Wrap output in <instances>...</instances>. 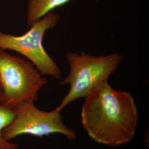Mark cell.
<instances>
[{"mask_svg":"<svg viewBox=\"0 0 149 149\" xmlns=\"http://www.w3.org/2000/svg\"><path fill=\"white\" fill-rule=\"evenodd\" d=\"M81 123L88 136L100 144L117 146L133 140L139 121L133 96L113 89L104 81L86 96Z\"/></svg>","mask_w":149,"mask_h":149,"instance_id":"1","label":"cell"},{"mask_svg":"<svg viewBox=\"0 0 149 149\" xmlns=\"http://www.w3.org/2000/svg\"><path fill=\"white\" fill-rule=\"evenodd\" d=\"M66 58L69 64V74L59 85H69L70 90L57 107L60 111L71 102L85 98L97 86L108 81L123 58L118 53L95 56L72 52L66 54Z\"/></svg>","mask_w":149,"mask_h":149,"instance_id":"2","label":"cell"},{"mask_svg":"<svg viewBox=\"0 0 149 149\" xmlns=\"http://www.w3.org/2000/svg\"><path fill=\"white\" fill-rule=\"evenodd\" d=\"M48 82L30 61L0 48V104L13 109L24 102L36 101Z\"/></svg>","mask_w":149,"mask_h":149,"instance_id":"3","label":"cell"},{"mask_svg":"<svg viewBox=\"0 0 149 149\" xmlns=\"http://www.w3.org/2000/svg\"><path fill=\"white\" fill-rule=\"evenodd\" d=\"M60 19V16L52 11L35 22L30 29L22 36H15L0 32V48L21 54L35 66L42 76L49 75L60 79L61 70L43 45L45 33L55 27Z\"/></svg>","mask_w":149,"mask_h":149,"instance_id":"4","label":"cell"},{"mask_svg":"<svg viewBox=\"0 0 149 149\" xmlns=\"http://www.w3.org/2000/svg\"><path fill=\"white\" fill-rule=\"evenodd\" d=\"M13 111L15 117L2 132L8 141L22 134L42 137L55 133L64 135L71 141L76 139L75 132L66 125L61 111L58 107L52 111H43L35 106L34 101L29 100L16 107Z\"/></svg>","mask_w":149,"mask_h":149,"instance_id":"5","label":"cell"},{"mask_svg":"<svg viewBox=\"0 0 149 149\" xmlns=\"http://www.w3.org/2000/svg\"><path fill=\"white\" fill-rule=\"evenodd\" d=\"M71 0H28L27 5L28 26L32 24L54 9L68 3Z\"/></svg>","mask_w":149,"mask_h":149,"instance_id":"6","label":"cell"},{"mask_svg":"<svg viewBox=\"0 0 149 149\" xmlns=\"http://www.w3.org/2000/svg\"><path fill=\"white\" fill-rule=\"evenodd\" d=\"M15 117L13 109L0 104V149H17L18 145L6 140L2 132L4 128L11 123Z\"/></svg>","mask_w":149,"mask_h":149,"instance_id":"7","label":"cell"},{"mask_svg":"<svg viewBox=\"0 0 149 149\" xmlns=\"http://www.w3.org/2000/svg\"><path fill=\"white\" fill-rule=\"evenodd\" d=\"M2 87H1V83H0V97H1V96L2 95Z\"/></svg>","mask_w":149,"mask_h":149,"instance_id":"8","label":"cell"}]
</instances>
